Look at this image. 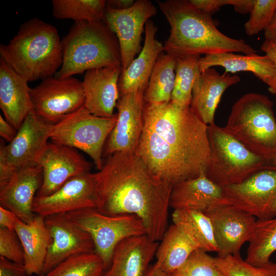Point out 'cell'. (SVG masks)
Wrapping results in <instances>:
<instances>
[{"instance_id": "1", "label": "cell", "mask_w": 276, "mask_h": 276, "mask_svg": "<svg viewBox=\"0 0 276 276\" xmlns=\"http://www.w3.org/2000/svg\"><path fill=\"white\" fill-rule=\"evenodd\" d=\"M210 152L208 125L190 106L145 103L135 153L155 175L173 186L195 178L206 172Z\"/></svg>"}, {"instance_id": "2", "label": "cell", "mask_w": 276, "mask_h": 276, "mask_svg": "<svg viewBox=\"0 0 276 276\" xmlns=\"http://www.w3.org/2000/svg\"><path fill=\"white\" fill-rule=\"evenodd\" d=\"M173 186L153 173L135 152L115 153L97 172L96 209L109 216H136L146 235L158 242L169 227Z\"/></svg>"}, {"instance_id": "3", "label": "cell", "mask_w": 276, "mask_h": 276, "mask_svg": "<svg viewBox=\"0 0 276 276\" xmlns=\"http://www.w3.org/2000/svg\"><path fill=\"white\" fill-rule=\"evenodd\" d=\"M157 4L170 27L164 44L166 54L178 58L223 52L257 53L244 40L222 33L211 15L199 10L189 1H158Z\"/></svg>"}, {"instance_id": "4", "label": "cell", "mask_w": 276, "mask_h": 276, "mask_svg": "<svg viewBox=\"0 0 276 276\" xmlns=\"http://www.w3.org/2000/svg\"><path fill=\"white\" fill-rule=\"evenodd\" d=\"M0 59L28 82L53 77L61 66L62 42L56 27L36 17L22 23Z\"/></svg>"}, {"instance_id": "5", "label": "cell", "mask_w": 276, "mask_h": 276, "mask_svg": "<svg viewBox=\"0 0 276 276\" xmlns=\"http://www.w3.org/2000/svg\"><path fill=\"white\" fill-rule=\"evenodd\" d=\"M61 42L63 60L54 76L56 78L122 66L118 39L104 21L75 22Z\"/></svg>"}, {"instance_id": "6", "label": "cell", "mask_w": 276, "mask_h": 276, "mask_svg": "<svg viewBox=\"0 0 276 276\" xmlns=\"http://www.w3.org/2000/svg\"><path fill=\"white\" fill-rule=\"evenodd\" d=\"M273 106V102L265 95L245 94L233 104L223 127L268 164L276 158V119Z\"/></svg>"}, {"instance_id": "7", "label": "cell", "mask_w": 276, "mask_h": 276, "mask_svg": "<svg viewBox=\"0 0 276 276\" xmlns=\"http://www.w3.org/2000/svg\"><path fill=\"white\" fill-rule=\"evenodd\" d=\"M210 157L205 174L223 188L245 180L266 168L267 162L253 153L215 123L208 126Z\"/></svg>"}, {"instance_id": "8", "label": "cell", "mask_w": 276, "mask_h": 276, "mask_svg": "<svg viewBox=\"0 0 276 276\" xmlns=\"http://www.w3.org/2000/svg\"><path fill=\"white\" fill-rule=\"evenodd\" d=\"M117 120V113L110 118L99 117L83 106L53 126L50 140L52 142L84 152L100 171L104 164L102 156L105 143Z\"/></svg>"}, {"instance_id": "9", "label": "cell", "mask_w": 276, "mask_h": 276, "mask_svg": "<svg viewBox=\"0 0 276 276\" xmlns=\"http://www.w3.org/2000/svg\"><path fill=\"white\" fill-rule=\"evenodd\" d=\"M78 226L90 236L95 252L103 261L105 271L109 267L113 252L122 240L146 235L142 220L132 214L109 216L96 208H86L65 214Z\"/></svg>"}, {"instance_id": "10", "label": "cell", "mask_w": 276, "mask_h": 276, "mask_svg": "<svg viewBox=\"0 0 276 276\" xmlns=\"http://www.w3.org/2000/svg\"><path fill=\"white\" fill-rule=\"evenodd\" d=\"M33 112L45 122L55 125L82 107L85 94L82 81L72 77H51L31 88Z\"/></svg>"}, {"instance_id": "11", "label": "cell", "mask_w": 276, "mask_h": 276, "mask_svg": "<svg viewBox=\"0 0 276 276\" xmlns=\"http://www.w3.org/2000/svg\"><path fill=\"white\" fill-rule=\"evenodd\" d=\"M228 204L258 219L276 217V170L263 169L242 182L222 188Z\"/></svg>"}, {"instance_id": "12", "label": "cell", "mask_w": 276, "mask_h": 276, "mask_svg": "<svg viewBox=\"0 0 276 276\" xmlns=\"http://www.w3.org/2000/svg\"><path fill=\"white\" fill-rule=\"evenodd\" d=\"M156 12L157 8L148 0L135 1L131 7L124 10L107 7L103 21L118 39L122 69L126 68L140 51L144 27Z\"/></svg>"}, {"instance_id": "13", "label": "cell", "mask_w": 276, "mask_h": 276, "mask_svg": "<svg viewBox=\"0 0 276 276\" xmlns=\"http://www.w3.org/2000/svg\"><path fill=\"white\" fill-rule=\"evenodd\" d=\"M97 173L74 177L53 194L36 196L33 211L43 217L97 206Z\"/></svg>"}, {"instance_id": "14", "label": "cell", "mask_w": 276, "mask_h": 276, "mask_svg": "<svg viewBox=\"0 0 276 276\" xmlns=\"http://www.w3.org/2000/svg\"><path fill=\"white\" fill-rule=\"evenodd\" d=\"M204 213L212 223L217 257L240 255L242 246L252 235L256 218L228 204L215 206Z\"/></svg>"}, {"instance_id": "15", "label": "cell", "mask_w": 276, "mask_h": 276, "mask_svg": "<svg viewBox=\"0 0 276 276\" xmlns=\"http://www.w3.org/2000/svg\"><path fill=\"white\" fill-rule=\"evenodd\" d=\"M38 165L43 177L37 196L53 194L72 178L90 172L93 167L76 149L53 142L49 143Z\"/></svg>"}, {"instance_id": "16", "label": "cell", "mask_w": 276, "mask_h": 276, "mask_svg": "<svg viewBox=\"0 0 276 276\" xmlns=\"http://www.w3.org/2000/svg\"><path fill=\"white\" fill-rule=\"evenodd\" d=\"M144 93L139 90L120 96L117 120L107 141L105 156L136 152L144 124Z\"/></svg>"}, {"instance_id": "17", "label": "cell", "mask_w": 276, "mask_h": 276, "mask_svg": "<svg viewBox=\"0 0 276 276\" xmlns=\"http://www.w3.org/2000/svg\"><path fill=\"white\" fill-rule=\"evenodd\" d=\"M44 220L52 242L41 276L72 256L95 252L89 234L75 224L65 214L49 216L44 217Z\"/></svg>"}, {"instance_id": "18", "label": "cell", "mask_w": 276, "mask_h": 276, "mask_svg": "<svg viewBox=\"0 0 276 276\" xmlns=\"http://www.w3.org/2000/svg\"><path fill=\"white\" fill-rule=\"evenodd\" d=\"M53 126L32 111L11 143L6 145L3 140L9 164L16 170L38 165V160L49 144Z\"/></svg>"}, {"instance_id": "19", "label": "cell", "mask_w": 276, "mask_h": 276, "mask_svg": "<svg viewBox=\"0 0 276 276\" xmlns=\"http://www.w3.org/2000/svg\"><path fill=\"white\" fill-rule=\"evenodd\" d=\"M122 66L106 67L86 71L82 84L84 106L93 114L110 118L120 98L119 81Z\"/></svg>"}, {"instance_id": "20", "label": "cell", "mask_w": 276, "mask_h": 276, "mask_svg": "<svg viewBox=\"0 0 276 276\" xmlns=\"http://www.w3.org/2000/svg\"><path fill=\"white\" fill-rule=\"evenodd\" d=\"M42 177L39 165L17 170L10 180L0 187L1 206L14 212L23 222H31L36 215L33 204Z\"/></svg>"}, {"instance_id": "21", "label": "cell", "mask_w": 276, "mask_h": 276, "mask_svg": "<svg viewBox=\"0 0 276 276\" xmlns=\"http://www.w3.org/2000/svg\"><path fill=\"white\" fill-rule=\"evenodd\" d=\"M158 244L146 235L122 240L114 248L111 264L103 276H145Z\"/></svg>"}, {"instance_id": "22", "label": "cell", "mask_w": 276, "mask_h": 276, "mask_svg": "<svg viewBox=\"0 0 276 276\" xmlns=\"http://www.w3.org/2000/svg\"><path fill=\"white\" fill-rule=\"evenodd\" d=\"M157 27L151 20L145 25L144 45L137 57L125 69H122L119 81L120 96L143 90L145 91L152 72L164 45L156 39Z\"/></svg>"}, {"instance_id": "23", "label": "cell", "mask_w": 276, "mask_h": 276, "mask_svg": "<svg viewBox=\"0 0 276 276\" xmlns=\"http://www.w3.org/2000/svg\"><path fill=\"white\" fill-rule=\"evenodd\" d=\"M240 78L236 75L219 73L214 67L200 73L192 91L190 107L206 125L214 124L216 108L225 90L239 83Z\"/></svg>"}, {"instance_id": "24", "label": "cell", "mask_w": 276, "mask_h": 276, "mask_svg": "<svg viewBox=\"0 0 276 276\" xmlns=\"http://www.w3.org/2000/svg\"><path fill=\"white\" fill-rule=\"evenodd\" d=\"M228 204L222 188L211 181L205 172L198 176L173 185L170 207L175 210H191L205 213L215 206Z\"/></svg>"}, {"instance_id": "25", "label": "cell", "mask_w": 276, "mask_h": 276, "mask_svg": "<svg viewBox=\"0 0 276 276\" xmlns=\"http://www.w3.org/2000/svg\"><path fill=\"white\" fill-rule=\"evenodd\" d=\"M28 81L0 59V108L17 130L33 111Z\"/></svg>"}, {"instance_id": "26", "label": "cell", "mask_w": 276, "mask_h": 276, "mask_svg": "<svg viewBox=\"0 0 276 276\" xmlns=\"http://www.w3.org/2000/svg\"><path fill=\"white\" fill-rule=\"evenodd\" d=\"M14 231L18 236L24 250V265L28 275H41L52 238L44 217L36 215L33 220L26 223L19 219Z\"/></svg>"}, {"instance_id": "27", "label": "cell", "mask_w": 276, "mask_h": 276, "mask_svg": "<svg viewBox=\"0 0 276 276\" xmlns=\"http://www.w3.org/2000/svg\"><path fill=\"white\" fill-rule=\"evenodd\" d=\"M200 73L214 66L225 69V73L234 74L247 72L266 83L275 75V67L272 60L266 55L236 54L223 52L205 55L199 60Z\"/></svg>"}, {"instance_id": "28", "label": "cell", "mask_w": 276, "mask_h": 276, "mask_svg": "<svg viewBox=\"0 0 276 276\" xmlns=\"http://www.w3.org/2000/svg\"><path fill=\"white\" fill-rule=\"evenodd\" d=\"M175 224L195 245L206 252L217 251L213 227L204 213L191 210H175L172 214Z\"/></svg>"}, {"instance_id": "29", "label": "cell", "mask_w": 276, "mask_h": 276, "mask_svg": "<svg viewBox=\"0 0 276 276\" xmlns=\"http://www.w3.org/2000/svg\"><path fill=\"white\" fill-rule=\"evenodd\" d=\"M155 254V262L167 274L183 264L197 248L174 224L165 232Z\"/></svg>"}, {"instance_id": "30", "label": "cell", "mask_w": 276, "mask_h": 276, "mask_svg": "<svg viewBox=\"0 0 276 276\" xmlns=\"http://www.w3.org/2000/svg\"><path fill=\"white\" fill-rule=\"evenodd\" d=\"M176 58L162 53L158 58L144 93L145 103L158 104L171 101L174 87Z\"/></svg>"}, {"instance_id": "31", "label": "cell", "mask_w": 276, "mask_h": 276, "mask_svg": "<svg viewBox=\"0 0 276 276\" xmlns=\"http://www.w3.org/2000/svg\"><path fill=\"white\" fill-rule=\"evenodd\" d=\"M245 261L254 266H260L270 260L276 251V217L257 219L249 241Z\"/></svg>"}, {"instance_id": "32", "label": "cell", "mask_w": 276, "mask_h": 276, "mask_svg": "<svg viewBox=\"0 0 276 276\" xmlns=\"http://www.w3.org/2000/svg\"><path fill=\"white\" fill-rule=\"evenodd\" d=\"M52 4L55 19L75 22L103 21L107 8L104 0H53Z\"/></svg>"}, {"instance_id": "33", "label": "cell", "mask_w": 276, "mask_h": 276, "mask_svg": "<svg viewBox=\"0 0 276 276\" xmlns=\"http://www.w3.org/2000/svg\"><path fill=\"white\" fill-rule=\"evenodd\" d=\"M199 55L176 58L174 87L171 101L181 106H190L194 83L200 74Z\"/></svg>"}, {"instance_id": "34", "label": "cell", "mask_w": 276, "mask_h": 276, "mask_svg": "<svg viewBox=\"0 0 276 276\" xmlns=\"http://www.w3.org/2000/svg\"><path fill=\"white\" fill-rule=\"evenodd\" d=\"M104 263L95 252L72 256L43 276H103Z\"/></svg>"}, {"instance_id": "35", "label": "cell", "mask_w": 276, "mask_h": 276, "mask_svg": "<svg viewBox=\"0 0 276 276\" xmlns=\"http://www.w3.org/2000/svg\"><path fill=\"white\" fill-rule=\"evenodd\" d=\"M215 262L219 276H276V262L270 260L254 266L247 263L240 254L216 257Z\"/></svg>"}, {"instance_id": "36", "label": "cell", "mask_w": 276, "mask_h": 276, "mask_svg": "<svg viewBox=\"0 0 276 276\" xmlns=\"http://www.w3.org/2000/svg\"><path fill=\"white\" fill-rule=\"evenodd\" d=\"M166 276H219L215 257L197 249L186 262Z\"/></svg>"}, {"instance_id": "37", "label": "cell", "mask_w": 276, "mask_h": 276, "mask_svg": "<svg viewBox=\"0 0 276 276\" xmlns=\"http://www.w3.org/2000/svg\"><path fill=\"white\" fill-rule=\"evenodd\" d=\"M276 11V0H255L244 30L248 36H254L264 31Z\"/></svg>"}, {"instance_id": "38", "label": "cell", "mask_w": 276, "mask_h": 276, "mask_svg": "<svg viewBox=\"0 0 276 276\" xmlns=\"http://www.w3.org/2000/svg\"><path fill=\"white\" fill-rule=\"evenodd\" d=\"M0 257L24 264V250L15 232L0 227Z\"/></svg>"}, {"instance_id": "39", "label": "cell", "mask_w": 276, "mask_h": 276, "mask_svg": "<svg viewBox=\"0 0 276 276\" xmlns=\"http://www.w3.org/2000/svg\"><path fill=\"white\" fill-rule=\"evenodd\" d=\"M28 275L23 264H18L0 257V276Z\"/></svg>"}, {"instance_id": "40", "label": "cell", "mask_w": 276, "mask_h": 276, "mask_svg": "<svg viewBox=\"0 0 276 276\" xmlns=\"http://www.w3.org/2000/svg\"><path fill=\"white\" fill-rule=\"evenodd\" d=\"M0 187L7 184L12 178L17 170L13 167L6 157L3 140H0Z\"/></svg>"}, {"instance_id": "41", "label": "cell", "mask_w": 276, "mask_h": 276, "mask_svg": "<svg viewBox=\"0 0 276 276\" xmlns=\"http://www.w3.org/2000/svg\"><path fill=\"white\" fill-rule=\"evenodd\" d=\"M199 10L210 15L218 11L225 5H231V0H189Z\"/></svg>"}, {"instance_id": "42", "label": "cell", "mask_w": 276, "mask_h": 276, "mask_svg": "<svg viewBox=\"0 0 276 276\" xmlns=\"http://www.w3.org/2000/svg\"><path fill=\"white\" fill-rule=\"evenodd\" d=\"M260 49L265 53V55L272 60L274 64L275 75L266 83V84L268 86V91L271 94L276 96V42L265 40Z\"/></svg>"}, {"instance_id": "43", "label": "cell", "mask_w": 276, "mask_h": 276, "mask_svg": "<svg viewBox=\"0 0 276 276\" xmlns=\"http://www.w3.org/2000/svg\"><path fill=\"white\" fill-rule=\"evenodd\" d=\"M18 217L12 211L0 206V226L15 232V226Z\"/></svg>"}, {"instance_id": "44", "label": "cell", "mask_w": 276, "mask_h": 276, "mask_svg": "<svg viewBox=\"0 0 276 276\" xmlns=\"http://www.w3.org/2000/svg\"><path fill=\"white\" fill-rule=\"evenodd\" d=\"M17 130L0 114V136L9 143L15 137Z\"/></svg>"}, {"instance_id": "45", "label": "cell", "mask_w": 276, "mask_h": 276, "mask_svg": "<svg viewBox=\"0 0 276 276\" xmlns=\"http://www.w3.org/2000/svg\"><path fill=\"white\" fill-rule=\"evenodd\" d=\"M255 0H231V5L235 11L241 14L250 13L253 8Z\"/></svg>"}, {"instance_id": "46", "label": "cell", "mask_w": 276, "mask_h": 276, "mask_svg": "<svg viewBox=\"0 0 276 276\" xmlns=\"http://www.w3.org/2000/svg\"><path fill=\"white\" fill-rule=\"evenodd\" d=\"M134 0H107L106 1V7L116 10H124L131 7Z\"/></svg>"}, {"instance_id": "47", "label": "cell", "mask_w": 276, "mask_h": 276, "mask_svg": "<svg viewBox=\"0 0 276 276\" xmlns=\"http://www.w3.org/2000/svg\"><path fill=\"white\" fill-rule=\"evenodd\" d=\"M265 40L276 42V11L271 21L264 31Z\"/></svg>"}, {"instance_id": "48", "label": "cell", "mask_w": 276, "mask_h": 276, "mask_svg": "<svg viewBox=\"0 0 276 276\" xmlns=\"http://www.w3.org/2000/svg\"><path fill=\"white\" fill-rule=\"evenodd\" d=\"M166 275L167 274L155 263L150 265L145 276H166Z\"/></svg>"}, {"instance_id": "49", "label": "cell", "mask_w": 276, "mask_h": 276, "mask_svg": "<svg viewBox=\"0 0 276 276\" xmlns=\"http://www.w3.org/2000/svg\"><path fill=\"white\" fill-rule=\"evenodd\" d=\"M267 168L276 170V158L267 164L266 169Z\"/></svg>"}, {"instance_id": "50", "label": "cell", "mask_w": 276, "mask_h": 276, "mask_svg": "<svg viewBox=\"0 0 276 276\" xmlns=\"http://www.w3.org/2000/svg\"><path fill=\"white\" fill-rule=\"evenodd\" d=\"M275 215H276V202H275Z\"/></svg>"}, {"instance_id": "51", "label": "cell", "mask_w": 276, "mask_h": 276, "mask_svg": "<svg viewBox=\"0 0 276 276\" xmlns=\"http://www.w3.org/2000/svg\"><path fill=\"white\" fill-rule=\"evenodd\" d=\"M39 276H41V275H39Z\"/></svg>"}]
</instances>
